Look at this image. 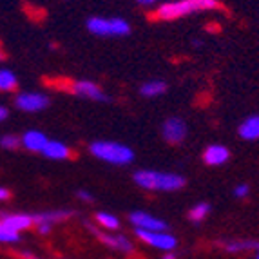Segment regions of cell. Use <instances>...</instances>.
<instances>
[{"mask_svg":"<svg viewBox=\"0 0 259 259\" xmlns=\"http://www.w3.org/2000/svg\"><path fill=\"white\" fill-rule=\"evenodd\" d=\"M134 183L140 189L145 190H160V192H174L185 187L187 180L182 174L176 172H163V170H136L133 176Z\"/></svg>","mask_w":259,"mask_h":259,"instance_id":"1","label":"cell"},{"mask_svg":"<svg viewBox=\"0 0 259 259\" xmlns=\"http://www.w3.org/2000/svg\"><path fill=\"white\" fill-rule=\"evenodd\" d=\"M218 8H220L218 0H174V2L161 4L156 9V15L160 20H178V18L189 17V15L212 11Z\"/></svg>","mask_w":259,"mask_h":259,"instance_id":"2","label":"cell"},{"mask_svg":"<svg viewBox=\"0 0 259 259\" xmlns=\"http://www.w3.org/2000/svg\"><path fill=\"white\" fill-rule=\"evenodd\" d=\"M89 152L95 156L96 160L111 165H129L134 160V151L129 145L120 142H111V140L93 142Z\"/></svg>","mask_w":259,"mask_h":259,"instance_id":"3","label":"cell"},{"mask_svg":"<svg viewBox=\"0 0 259 259\" xmlns=\"http://www.w3.org/2000/svg\"><path fill=\"white\" fill-rule=\"evenodd\" d=\"M89 33L96 36H125L131 33V24L121 17H89L85 22Z\"/></svg>","mask_w":259,"mask_h":259,"instance_id":"4","label":"cell"},{"mask_svg":"<svg viewBox=\"0 0 259 259\" xmlns=\"http://www.w3.org/2000/svg\"><path fill=\"white\" fill-rule=\"evenodd\" d=\"M87 229L91 230L95 234L96 238H98L100 243H104L107 248H112V250H118V252H123V254H133L134 252V245L127 236L120 232H102L100 229H96L95 225L91 223H85Z\"/></svg>","mask_w":259,"mask_h":259,"instance_id":"5","label":"cell"},{"mask_svg":"<svg viewBox=\"0 0 259 259\" xmlns=\"http://www.w3.org/2000/svg\"><path fill=\"white\" fill-rule=\"evenodd\" d=\"M134 234L140 241L147 243L152 248H158V250H174L178 245V239L174 238L172 234H168L167 230L165 232H152V230H143V229H134Z\"/></svg>","mask_w":259,"mask_h":259,"instance_id":"6","label":"cell"},{"mask_svg":"<svg viewBox=\"0 0 259 259\" xmlns=\"http://www.w3.org/2000/svg\"><path fill=\"white\" fill-rule=\"evenodd\" d=\"M74 214H76L74 210L58 208V210H48V212H40V214H33V220H35L38 234H49L53 229V225L58 223V221L69 220V218H73Z\"/></svg>","mask_w":259,"mask_h":259,"instance_id":"7","label":"cell"},{"mask_svg":"<svg viewBox=\"0 0 259 259\" xmlns=\"http://www.w3.org/2000/svg\"><path fill=\"white\" fill-rule=\"evenodd\" d=\"M129 221H131V225H134V229L152 230V232H165V230H168L167 221H163L161 218L152 216V214L143 212V210L131 212Z\"/></svg>","mask_w":259,"mask_h":259,"instance_id":"8","label":"cell"},{"mask_svg":"<svg viewBox=\"0 0 259 259\" xmlns=\"http://www.w3.org/2000/svg\"><path fill=\"white\" fill-rule=\"evenodd\" d=\"M161 136L170 145H180L187 138V123L180 116H170L161 125Z\"/></svg>","mask_w":259,"mask_h":259,"instance_id":"9","label":"cell"},{"mask_svg":"<svg viewBox=\"0 0 259 259\" xmlns=\"http://www.w3.org/2000/svg\"><path fill=\"white\" fill-rule=\"evenodd\" d=\"M15 105L17 109L24 112H38L48 109L49 105V98L42 93L36 91H27V93H20V95L15 98Z\"/></svg>","mask_w":259,"mask_h":259,"instance_id":"10","label":"cell"},{"mask_svg":"<svg viewBox=\"0 0 259 259\" xmlns=\"http://www.w3.org/2000/svg\"><path fill=\"white\" fill-rule=\"evenodd\" d=\"M74 96L83 100H91V102H109V96L102 91V87L98 83L91 82V80H78L71 87Z\"/></svg>","mask_w":259,"mask_h":259,"instance_id":"11","label":"cell"},{"mask_svg":"<svg viewBox=\"0 0 259 259\" xmlns=\"http://www.w3.org/2000/svg\"><path fill=\"white\" fill-rule=\"evenodd\" d=\"M230 158V151L225 145L220 143H212L203 151V161L210 167H218V165L227 163Z\"/></svg>","mask_w":259,"mask_h":259,"instance_id":"12","label":"cell"},{"mask_svg":"<svg viewBox=\"0 0 259 259\" xmlns=\"http://www.w3.org/2000/svg\"><path fill=\"white\" fill-rule=\"evenodd\" d=\"M20 142H22V147H26L27 151L42 152V149L46 147V143L49 142V138L42 133V131L31 129V131H26V133H24Z\"/></svg>","mask_w":259,"mask_h":259,"instance_id":"13","label":"cell"},{"mask_svg":"<svg viewBox=\"0 0 259 259\" xmlns=\"http://www.w3.org/2000/svg\"><path fill=\"white\" fill-rule=\"evenodd\" d=\"M0 221L17 232H22L35 225L33 214H0Z\"/></svg>","mask_w":259,"mask_h":259,"instance_id":"14","label":"cell"},{"mask_svg":"<svg viewBox=\"0 0 259 259\" xmlns=\"http://www.w3.org/2000/svg\"><path fill=\"white\" fill-rule=\"evenodd\" d=\"M42 156H46L48 160H55V161H62V160H67L71 156V151L69 147L65 145V143L58 142V140H49L46 143V147L42 149L40 152Z\"/></svg>","mask_w":259,"mask_h":259,"instance_id":"15","label":"cell"},{"mask_svg":"<svg viewBox=\"0 0 259 259\" xmlns=\"http://www.w3.org/2000/svg\"><path fill=\"white\" fill-rule=\"evenodd\" d=\"M238 133L246 142H255V140H259V114H252V116H248L246 120H243Z\"/></svg>","mask_w":259,"mask_h":259,"instance_id":"16","label":"cell"},{"mask_svg":"<svg viewBox=\"0 0 259 259\" xmlns=\"http://www.w3.org/2000/svg\"><path fill=\"white\" fill-rule=\"evenodd\" d=\"M165 91H167V83L161 80H149L140 87V95L145 98H156V96L163 95Z\"/></svg>","mask_w":259,"mask_h":259,"instance_id":"17","label":"cell"},{"mask_svg":"<svg viewBox=\"0 0 259 259\" xmlns=\"http://www.w3.org/2000/svg\"><path fill=\"white\" fill-rule=\"evenodd\" d=\"M225 250L229 252H245V250H259V241L254 239H238V241H225Z\"/></svg>","mask_w":259,"mask_h":259,"instance_id":"18","label":"cell"},{"mask_svg":"<svg viewBox=\"0 0 259 259\" xmlns=\"http://www.w3.org/2000/svg\"><path fill=\"white\" fill-rule=\"evenodd\" d=\"M18 85V78L13 71L9 69H0V91L2 93H11L15 91Z\"/></svg>","mask_w":259,"mask_h":259,"instance_id":"19","label":"cell"},{"mask_svg":"<svg viewBox=\"0 0 259 259\" xmlns=\"http://www.w3.org/2000/svg\"><path fill=\"white\" fill-rule=\"evenodd\" d=\"M96 221H98V225L102 227V229L105 230H118L120 229V220H118L114 214H111V212H96Z\"/></svg>","mask_w":259,"mask_h":259,"instance_id":"20","label":"cell"},{"mask_svg":"<svg viewBox=\"0 0 259 259\" xmlns=\"http://www.w3.org/2000/svg\"><path fill=\"white\" fill-rule=\"evenodd\" d=\"M208 214H210V205L208 203H196L194 207L189 210V220L192 221V223H201Z\"/></svg>","mask_w":259,"mask_h":259,"instance_id":"21","label":"cell"},{"mask_svg":"<svg viewBox=\"0 0 259 259\" xmlns=\"http://www.w3.org/2000/svg\"><path fill=\"white\" fill-rule=\"evenodd\" d=\"M20 241V232L9 229L8 225L0 221V243H18Z\"/></svg>","mask_w":259,"mask_h":259,"instance_id":"22","label":"cell"},{"mask_svg":"<svg viewBox=\"0 0 259 259\" xmlns=\"http://www.w3.org/2000/svg\"><path fill=\"white\" fill-rule=\"evenodd\" d=\"M22 142L18 136H15V134H4L2 138H0V147L2 149H8V151H15L17 147H20Z\"/></svg>","mask_w":259,"mask_h":259,"instance_id":"23","label":"cell"},{"mask_svg":"<svg viewBox=\"0 0 259 259\" xmlns=\"http://www.w3.org/2000/svg\"><path fill=\"white\" fill-rule=\"evenodd\" d=\"M248 192H250V189H248V185H245V183H241V185H238L236 189H234V196L239 199L246 198L248 196Z\"/></svg>","mask_w":259,"mask_h":259,"instance_id":"24","label":"cell"},{"mask_svg":"<svg viewBox=\"0 0 259 259\" xmlns=\"http://www.w3.org/2000/svg\"><path fill=\"white\" fill-rule=\"evenodd\" d=\"M76 198L78 199H82V201H93V199H95V198H93V194H91V192H89V190H78V192H76Z\"/></svg>","mask_w":259,"mask_h":259,"instance_id":"25","label":"cell"},{"mask_svg":"<svg viewBox=\"0 0 259 259\" xmlns=\"http://www.w3.org/2000/svg\"><path fill=\"white\" fill-rule=\"evenodd\" d=\"M9 198H11V192L6 187H0V201H8Z\"/></svg>","mask_w":259,"mask_h":259,"instance_id":"26","label":"cell"},{"mask_svg":"<svg viewBox=\"0 0 259 259\" xmlns=\"http://www.w3.org/2000/svg\"><path fill=\"white\" fill-rule=\"evenodd\" d=\"M8 116H9V111H8V107H4V105H0V121H4Z\"/></svg>","mask_w":259,"mask_h":259,"instance_id":"27","label":"cell"},{"mask_svg":"<svg viewBox=\"0 0 259 259\" xmlns=\"http://www.w3.org/2000/svg\"><path fill=\"white\" fill-rule=\"evenodd\" d=\"M20 255L24 259H42V257H36L35 254H31V252H20Z\"/></svg>","mask_w":259,"mask_h":259,"instance_id":"28","label":"cell"},{"mask_svg":"<svg viewBox=\"0 0 259 259\" xmlns=\"http://www.w3.org/2000/svg\"><path fill=\"white\" fill-rule=\"evenodd\" d=\"M138 4H142V6H152V4H156L158 0H136Z\"/></svg>","mask_w":259,"mask_h":259,"instance_id":"29","label":"cell"},{"mask_svg":"<svg viewBox=\"0 0 259 259\" xmlns=\"http://www.w3.org/2000/svg\"><path fill=\"white\" fill-rule=\"evenodd\" d=\"M163 259H178V255L174 254V250H168V252H165Z\"/></svg>","mask_w":259,"mask_h":259,"instance_id":"30","label":"cell"},{"mask_svg":"<svg viewBox=\"0 0 259 259\" xmlns=\"http://www.w3.org/2000/svg\"><path fill=\"white\" fill-rule=\"evenodd\" d=\"M2 60H6V53H4V49H2V44H0V62Z\"/></svg>","mask_w":259,"mask_h":259,"instance_id":"31","label":"cell"},{"mask_svg":"<svg viewBox=\"0 0 259 259\" xmlns=\"http://www.w3.org/2000/svg\"><path fill=\"white\" fill-rule=\"evenodd\" d=\"M255 259H259V250H257V255H255Z\"/></svg>","mask_w":259,"mask_h":259,"instance_id":"32","label":"cell"}]
</instances>
